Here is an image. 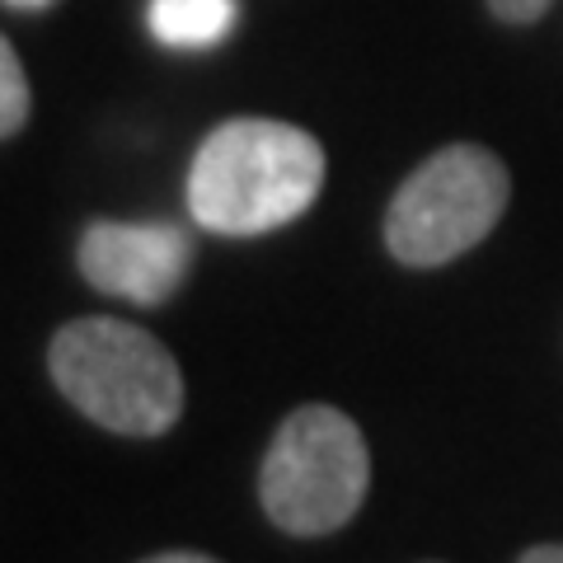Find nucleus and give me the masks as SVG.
I'll return each instance as SVG.
<instances>
[{"mask_svg": "<svg viewBox=\"0 0 563 563\" xmlns=\"http://www.w3.org/2000/svg\"><path fill=\"white\" fill-rule=\"evenodd\" d=\"M517 563H563V544H531Z\"/></svg>", "mask_w": 563, "mask_h": 563, "instance_id": "obj_9", "label": "nucleus"}, {"mask_svg": "<svg viewBox=\"0 0 563 563\" xmlns=\"http://www.w3.org/2000/svg\"><path fill=\"white\" fill-rule=\"evenodd\" d=\"M324 188V146L296 122L231 118L192 155L188 211L211 235H268L306 217Z\"/></svg>", "mask_w": 563, "mask_h": 563, "instance_id": "obj_1", "label": "nucleus"}, {"mask_svg": "<svg viewBox=\"0 0 563 563\" xmlns=\"http://www.w3.org/2000/svg\"><path fill=\"white\" fill-rule=\"evenodd\" d=\"M554 0H488V10L498 14L503 24H536Z\"/></svg>", "mask_w": 563, "mask_h": 563, "instance_id": "obj_8", "label": "nucleus"}, {"mask_svg": "<svg viewBox=\"0 0 563 563\" xmlns=\"http://www.w3.org/2000/svg\"><path fill=\"white\" fill-rule=\"evenodd\" d=\"M366 488H372V451L343 409L301 404L282 418L258 470V503L277 531L296 540L343 531L366 503Z\"/></svg>", "mask_w": 563, "mask_h": 563, "instance_id": "obj_3", "label": "nucleus"}, {"mask_svg": "<svg viewBox=\"0 0 563 563\" xmlns=\"http://www.w3.org/2000/svg\"><path fill=\"white\" fill-rule=\"evenodd\" d=\"M5 5H14V10H47V5H57V0H5Z\"/></svg>", "mask_w": 563, "mask_h": 563, "instance_id": "obj_11", "label": "nucleus"}, {"mask_svg": "<svg viewBox=\"0 0 563 563\" xmlns=\"http://www.w3.org/2000/svg\"><path fill=\"white\" fill-rule=\"evenodd\" d=\"M235 20H240L235 0H151L146 10L155 43L179 47V52H202L225 43Z\"/></svg>", "mask_w": 563, "mask_h": 563, "instance_id": "obj_6", "label": "nucleus"}, {"mask_svg": "<svg viewBox=\"0 0 563 563\" xmlns=\"http://www.w3.org/2000/svg\"><path fill=\"white\" fill-rule=\"evenodd\" d=\"M141 563H217V559L192 554V550H169V554H151V559H141Z\"/></svg>", "mask_w": 563, "mask_h": 563, "instance_id": "obj_10", "label": "nucleus"}, {"mask_svg": "<svg viewBox=\"0 0 563 563\" xmlns=\"http://www.w3.org/2000/svg\"><path fill=\"white\" fill-rule=\"evenodd\" d=\"M80 277L132 306H165L192 268V240L165 221H95L80 235Z\"/></svg>", "mask_w": 563, "mask_h": 563, "instance_id": "obj_5", "label": "nucleus"}, {"mask_svg": "<svg viewBox=\"0 0 563 563\" xmlns=\"http://www.w3.org/2000/svg\"><path fill=\"white\" fill-rule=\"evenodd\" d=\"M512 179L488 146L455 141L399 184L385 211V250L404 268H442L470 254L503 221Z\"/></svg>", "mask_w": 563, "mask_h": 563, "instance_id": "obj_4", "label": "nucleus"}, {"mask_svg": "<svg viewBox=\"0 0 563 563\" xmlns=\"http://www.w3.org/2000/svg\"><path fill=\"white\" fill-rule=\"evenodd\" d=\"M29 122V76L20 52L0 33V136H14Z\"/></svg>", "mask_w": 563, "mask_h": 563, "instance_id": "obj_7", "label": "nucleus"}, {"mask_svg": "<svg viewBox=\"0 0 563 563\" xmlns=\"http://www.w3.org/2000/svg\"><path fill=\"white\" fill-rule=\"evenodd\" d=\"M47 372L76 409L122 437H161L184 413V372L151 329L90 314L57 329Z\"/></svg>", "mask_w": 563, "mask_h": 563, "instance_id": "obj_2", "label": "nucleus"}]
</instances>
